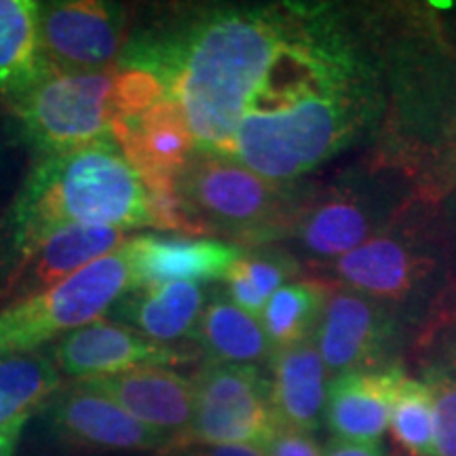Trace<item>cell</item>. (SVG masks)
I'll use <instances>...</instances> for the list:
<instances>
[{
  "mask_svg": "<svg viewBox=\"0 0 456 456\" xmlns=\"http://www.w3.org/2000/svg\"><path fill=\"white\" fill-rule=\"evenodd\" d=\"M294 28L277 11H218L184 34L129 43L118 64L165 85L199 152L232 159L239 123Z\"/></svg>",
  "mask_w": 456,
  "mask_h": 456,
  "instance_id": "6da1fadb",
  "label": "cell"
},
{
  "mask_svg": "<svg viewBox=\"0 0 456 456\" xmlns=\"http://www.w3.org/2000/svg\"><path fill=\"white\" fill-rule=\"evenodd\" d=\"M155 228L152 192L118 142L43 157L0 216V292L21 260L66 228Z\"/></svg>",
  "mask_w": 456,
  "mask_h": 456,
  "instance_id": "7a4b0ae2",
  "label": "cell"
},
{
  "mask_svg": "<svg viewBox=\"0 0 456 456\" xmlns=\"http://www.w3.org/2000/svg\"><path fill=\"white\" fill-rule=\"evenodd\" d=\"M167 98L155 74L121 64L98 72H60L11 102L21 135L43 157L112 135L127 114Z\"/></svg>",
  "mask_w": 456,
  "mask_h": 456,
  "instance_id": "3957f363",
  "label": "cell"
},
{
  "mask_svg": "<svg viewBox=\"0 0 456 456\" xmlns=\"http://www.w3.org/2000/svg\"><path fill=\"white\" fill-rule=\"evenodd\" d=\"M357 94L353 78L283 106L245 112L232 159L277 184L298 178L353 140L363 121Z\"/></svg>",
  "mask_w": 456,
  "mask_h": 456,
  "instance_id": "277c9868",
  "label": "cell"
},
{
  "mask_svg": "<svg viewBox=\"0 0 456 456\" xmlns=\"http://www.w3.org/2000/svg\"><path fill=\"white\" fill-rule=\"evenodd\" d=\"M175 195L192 232L266 241L292 224L285 188L231 157L197 151L175 178Z\"/></svg>",
  "mask_w": 456,
  "mask_h": 456,
  "instance_id": "5b68a950",
  "label": "cell"
},
{
  "mask_svg": "<svg viewBox=\"0 0 456 456\" xmlns=\"http://www.w3.org/2000/svg\"><path fill=\"white\" fill-rule=\"evenodd\" d=\"M135 279L123 248L91 262L47 292L0 309V357L32 353L51 340L98 322Z\"/></svg>",
  "mask_w": 456,
  "mask_h": 456,
  "instance_id": "8992f818",
  "label": "cell"
},
{
  "mask_svg": "<svg viewBox=\"0 0 456 456\" xmlns=\"http://www.w3.org/2000/svg\"><path fill=\"white\" fill-rule=\"evenodd\" d=\"M195 385V416L180 448L249 444L262 448L279 427L271 380L258 366L209 363Z\"/></svg>",
  "mask_w": 456,
  "mask_h": 456,
  "instance_id": "52a82bcc",
  "label": "cell"
},
{
  "mask_svg": "<svg viewBox=\"0 0 456 456\" xmlns=\"http://www.w3.org/2000/svg\"><path fill=\"white\" fill-rule=\"evenodd\" d=\"M38 30L45 60L57 74L117 66L127 37L125 11L100 0L41 3Z\"/></svg>",
  "mask_w": 456,
  "mask_h": 456,
  "instance_id": "ba28073f",
  "label": "cell"
},
{
  "mask_svg": "<svg viewBox=\"0 0 456 456\" xmlns=\"http://www.w3.org/2000/svg\"><path fill=\"white\" fill-rule=\"evenodd\" d=\"M397 125L412 161L456 148V55L433 57L402 77L397 87Z\"/></svg>",
  "mask_w": 456,
  "mask_h": 456,
  "instance_id": "9c48e42d",
  "label": "cell"
},
{
  "mask_svg": "<svg viewBox=\"0 0 456 456\" xmlns=\"http://www.w3.org/2000/svg\"><path fill=\"white\" fill-rule=\"evenodd\" d=\"M51 427L74 446L104 452H167L169 437L140 423L127 410L102 393L72 385L60 391L47 406Z\"/></svg>",
  "mask_w": 456,
  "mask_h": 456,
  "instance_id": "30bf717a",
  "label": "cell"
},
{
  "mask_svg": "<svg viewBox=\"0 0 456 456\" xmlns=\"http://www.w3.org/2000/svg\"><path fill=\"white\" fill-rule=\"evenodd\" d=\"M74 385L110 397L140 423L169 437L174 444L171 450L180 448L191 431L195 416V385L165 366L135 368L123 374L77 380Z\"/></svg>",
  "mask_w": 456,
  "mask_h": 456,
  "instance_id": "8fae6325",
  "label": "cell"
},
{
  "mask_svg": "<svg viewBox=\"0 0 456 456\" xmlns=\"http://www.w3.org/2000/svg\"><path fill=\"white\" fill-rule=\"evenodd\" d=\"M53 363L60 374L77 380L114 376L146 366H171L186 355L167 345L140 336L123 323L98 319L61 336L53 346Z\"/></svg>",
  "mask_w": 456,
  "mask_h": 456,
  "instance_id": "7c38bea8",
  "label": "cell"
},
{
  "mask_svg": "<svg viewBox=\"0 0 456 456\" xmlns=\"http://www.w3.org/2000/svg\"><path fill=\"white\" fill-rule=\"evenodd\" d=\"M112 138L152 192L174 191L182 167L197 152L184 114L169 98L123 117Z\"/></svg>",
  "mask_w": 456,
  "mask_h": 456,
  "instance_id": "4fadbf2b",
  "label": "cell"
},
{
  "mask_svg": "<svg viewBox=\"0 0 456 456\" xmlns=\"http://www.w3.org/2000/svg\"><path fill=\"white\" fill-rule=\"evenodd\" d=\"M123 249L134 273L135 289L175 281L226 279L243 258L235 243L216 239L142 235L127 239Z\"/></svg>",
  "mask_w": 456,
  "mask_h": 456,
  "instance_id": "5bb4252c",
  "label": "cell"
},
{
  "mask_svg": "<svg viewBox=\"0 0 456 456\" xmlns=\"http://www.w3.org/2000/svg\"><path fill=\"white\" fill-rule=\"evenodd\" d=\"M127 243V235L117 228H66L21 260L0 292L4 306L47 292L49 288L72 277L91 262L117 252ZM3 306V309H4Z\"/></svg>",
  "mask_w": 456,
  "mask_h": 456,
  "instance_id": "9a60e30c",
  "label": "cell"
},
{
  "mask_svg": "<svg viewBox=\"0 0 456 456\" xmlns=\"http://www.w3.org/2000/svg\"><path fill=\"white\" fill-rule=\"evenodd\" d=\"M389 326L379 305L351 289L330 288L315 332L319 355L330 372L345 374L363 368L383 349Z\"/></svg>",
  "mask_w": 456,
  "mask_h": 456,
  "instance_id": "2e32d148",
  "label": "cell"
},
{
  "mask_svg": "<svg viewBox=\"0 0 456 456\" xmlns=\"http://www.w3.org/2000/svg\"><path fill=\"white\" fill-rule=\"evenodd\" d=\"M399 370H353L336 376L328 389L326 420L338 440L379 444L391 423Z\"/></svg>",
  "mask_w": 456,
  "mask_h": 456,
  "instance_id": "e0dca14e",
  "label": "cell"
},
{
  "mask_svg": "<svg viewBox=\"0 0 456 456\" xmlns=\"http://www.w3.org/2000/svg\"><path fill=\"white\" fill-rule=\"evenodd\" d=\"M271 402L279 423L315 431L328 403V368L315 340L275 349L271 357Z\"/></svg>",
  "mask_w": 456,
  "mask_h": 456,
  "instance_id": "ac0fdd59",
  "label": "cell"
},
{
  "mask_svg": "<svg viewBox=\"0 0 456 456\" xmlns=\"http://www.w3.org/2000/svg\"><path fill=\"white\" fill-rule=\"evenodd\" d=\"M433 262L395 237L368 239L336 260L334 271L357 294L374 298H406V294L431 271Z\"/></svg>",
  "mask_w": 456,
  "mask_h": 456,
  "instance_id": "d6986e66",
  "label": "cell"
},
{
  "mask_svg": "<svg viewBox=\"0 0 456 456\" xmlns=\"http://www.w3.org/2000/svg\"><path fill=\"white\" fill-rule=\"evenodd\" d=\"M123 326L144 338L167 345L195 336L203 315V292L197 283L175 281L140 288L114 305Z\"/></svg>",
  "mask_w": 456,
  "mask_h": 456,
  "instance_id": "ffe728a7",
  "label": "cell"
},
{
  "mask_svg": "<svg viewBox=\"0 0 456 456\" xmlns=\"http://www.w3.org/2000/svg\"><path fill=\"white\" fill-rule=\"evenodd\" d=\"M34 0H0V98L15 102L57 74L43 55Z\"/></svg>",
  "mask_w": 456,
  "mask_h": 456,
  "instance_id": "44dd1931",
  "label": "cell"
},
{
  "mask_svg": "<svg viewBox=\"0 0 456 456\" xmlns=\"http://www.w3.org/2000/svg\"><path fill=\"white\" fill-rule=\"evenodd\" d=\"M292 226L306 252L340 258L368 241L376 231V212L363 197L336 192L296 212Z\"/></svg>",
  "mask_w": 456,
  "mask_h": 456,
  "instance_id": "7402d4cb",
  "label": "cell"
},
{
  "mask_svg": "<svg viewBox=\"0 0 456 456\" xmlns=\"http://www.w3.org/2000/svg\"><path fill=\"white\" fill-rule=\"evenodd\" d=\"M195 336L212 363L256 366L275 353L260 319L228 300H216L203 311Z\"/></svg>",
  "mask_w": 456,
  "mask_h": 456,
  "instance_id": "603a6c76",
  "label": "cell"
},
{
  "mask_svg": "<svg viewBox=\"0 0 456 456\" xmlns=\"http://www.w3.org/2000/svg\"><path fill=\"white\" fill-rule=\"evenodd\" d=\"M330 288L319 281L281 285L262 311L260 322L275 349L313 340Z\"/></svg>",
  "mask_w": 456,
  "mask_h": 456,
  "instance_id": "cb8c5ba5",
  "label": "cell"
},
{
  "mask_svg": "<svg viewBox=\"0 0 456 456\" xmlns=\"http://www.w3.org/2000/svg\"><path fill=\"white\" fill-rule=\"evenodd\" d=\"M61 391V374L43 353L0 357V402L13 414H32Z\"/></svg>",
  "mask_w": 456,
  "mask_h": 456,
  "instance_id": "d4e9b609",
  "label": "cell"
},
{
  "mask_svg": "<svg viewBox=\"0 0 456 456\" xmlns=\"http://www.w3.org/2000/svg\"><path fill=\"white\" fill-rule=\"evenodd\" d=\"M393 440L410 456H433V395L427 383L403 376L391 412Z\"/></svg>",
  "mask_w": 456,
  "mask_h": 456,
  "instance_id": "484cf974",
  "label": "cell"
},
{
  "mask_svg": "<svg viewBox=\"0 0 456 456\" xmlns=\"http://www.w3.org/2000/svg\"><path fill=\"white\" fill-rule=\"evenodd\" d=\"M288 277V265L271 258H241L228 273L226 281L237 306L258 317L271 296Z\"/></svg>",
  "mask_w": 456,
  "mask_h": 456,
  "instance_id": "4316f807",
  "label": "cell"
},
{
  "mask_svg": "<svg viewBox=\"0 0 456 456\" xmlns=\"http://www.w3.org/2000/svg\"><path fill=\"white\" fill-rule=\"evenodd\" d=\"M427 385L433 395V456H456V374L436 370Z\"/></svg>",
  "mask_w": 456,
  "mask_h": 456,
  "instance_id": "83f0119b",
  "label": "cell"
},
{
  "mask_svg": "<svg viewBox=\"0 0 456 456\" xmlns=\"http://www.w3.org/2000/svg\"><path fill=\"white\" fill-rule=\"evenodd\" d=\"M262 452L266 456H323L311 433L281 423L262 444Z\"/></svg>",
  "mask_w": 456,
  "mask_h": 456,
  "instance_id": "f1b7e54d",
  "label": "cell"
},
{
  "mask_svg": "<svg viewBox=\"0 0 456 456\" xmlns=\"http://www.w3.org/2000/svg\"><path fill=\"white\" fill-rule=\"evenodd\" d=\"M423 161H431L427 171H423V184H420V192H423L425 199L448 195L456 186V148L454 151L442 152V155L423 159Z\"/></svg>",
  "mask_w": 456,
  "mask_h": 456,
  "instance_id": "f546056e",
  "label": "cell"
},
{
  "mask_svg": "<svg viewBox=\"0 0 456 456\" xmlns=\"http://www.w3.org/2000/svg\"><path fill=\"white\" fill-rule=\"evenodd\" d=\"M182 456H266L258 446L228 444V446H188L178 450Z\"/></svg>",
  "mask_w": 456,
  "mask_h": 456,
  "instance_id": "4dcf8cb0",
  "label": "cell"
},
{
  "mask_svg": "<svg viewBox=\"0 0 456 456\" xmlns=\"http://www.w3.org/2000/svg\"><path fill=\"white\" fill-rule=\"evenodd\" d=\"M32 414H17L9 423L0 425V456H15L17 446H20L21 433H24V427L28 420H30Z\"/></svg>",
  "mask_w": 456,
  "mask_h": 456,
  "instance_id": "1f68e13d",
  "label": "cell"
},
{
  "mask_svg": "<svg viewBox=\"0 0 456 456\" xmlns=\"http://www.w3.org/2000/svg\"><path fill=\"white\" fill-rule=\"evenodd\" d=\"M323 456H383L379 444H363L349 440H332L323 450Z\"/></svg>",
  "mask_w": 456,
  "mask_h": 456,
  "instance_id": "d6a6232c",
  "label": "cell"
},
{
  "mask_svg": "<svg viewBox=\"0 0 456 456\" xmlns=\"http://www.w3.org/2000/svg\"><path fill=\"white\" fill-rule=\"evenodd\" d=\"M13 416H17V414H13L11 412V410L4 406L3 402H0V425H4V423H9L11 419H13Z\"/></svg>",
  "mask_w": 456,
  "mask_h": 456,
  "instance_id": "836d02e7",
  "label": "cell"
}]
</instances>
